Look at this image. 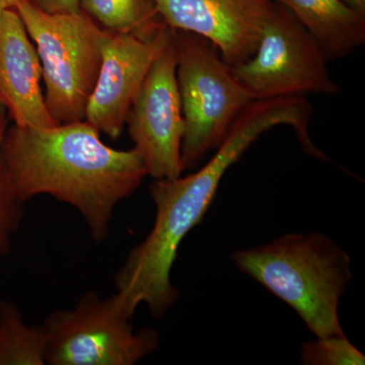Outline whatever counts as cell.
I'll use <instances>...</instances> for the list:
<instances>
[{
    "mask_svg": "<svg viewBox=\"0 0 365 365\" xmlns=\"http://www.w3.org/2000/svg\"><path fill=\"white\" fill-rule=\"evenodd\" d=\"M39 56L48 111L58 124L86 119L107 30L83 11L50 14L30 0L16 7Z\"/></svg>",
    "mask_w": 365,
    "mask_h": 365,
    "instance_id": "cell-4",
    "label": "cell"
},
{
    "mask_svg": "<svg viewBox=\"0 0 365 365\" xmlns=\"http://www.w3.org/2000/svg\"><path fill=\"white\" fill-rule=\"evenodd\" d=\"M46 13L76 14L81 11V0H30Z\"/></svg>",
    "mask_w": 365,
    "mask_h": 365,
    "instance_id": "cell-17",
    "label": "cell"
},
{
    "mask_svg": "<svg viewBox=\"0 0 365 365\" xmlns=\"http://www.w3.org/2000/svg\"><path fill=\"white\" fill-rule=\"evenodd\" d=\"M328 61L294 14L274 2L253 56L230 68L254 101L337 95L341 88L329 71Z\"/></svg>",
    "mask_w": 365,
    "mask_h": 365,
    "instance_id": "cell-7",
    "label": "cell"
},
{
    "mask_svg": "<svg viewBox=\"0 0 365 365\" xmlns=\"http://www.w3.org/2000/svg\"><path fill=\"white\" fill-rule=\"evenodd\" d=\"M342 1L360 13L365 14V0H342Z\"/></svg>",
    "mask_w": 365,
    "mask_h": 365,
    "instance_id": "cell-18",
    "label": "cell"
},
{
    "mask_svg": "<svg viewBox=\"0 0 365 365\" xmlns=\"http://www.w3.org/2000/svg\"><path fill=\"white\" fill-rule=\"evenodd\" d=\"M2 153L14 191L24 203L49 195L68 204L98 242L107 240L118 204L148 176L135 148L108 146L86 120L48 128L9 125Z\"/></svg>",
    "mask_w": 365,
    "mask_h": 365,
    "instance_id": "cell-1",
    "label": "cell"
},
{
    "mask_svg": "<svg viewBox=\"0 0 365 365\" xmlns=\"http://www.w3.org/2000/svg\"><path fill=\"white\" fill-rule=\"evenodd\" d=\"M9 118L0 103V260L11 253L14 235L24 218V203L14 191L4 163L2 145Z\"/></svg>",
    "mask_w": 365,
    "mask_h": 365,
    "instance_id": "cell-15",
    "label": "cell"
},
{
    "mask_svg": "<svg viewBox=\"0 0 365 365\" xmlns=\"http://www.w3.org/2000/svg\"><path fill=\"white\" fill-rule=\"evenodd\" d=\"M170 40L172 30L168 26L150 37L107 31L86 121L101 133L119 138L151 66Z\"/></svg>",
    "mask_w": 365,
    "mask_h": 365,
    "instance_id": "cell-9",
    "label": "cell"
},
{
    "mask_svg": "<svg viewBox=\"0 0 365 365\" xmlns=\"http://www.w3.org/2000/svg\"><path fill=\"white\" fill-rule=\"evenodd\" d=\"M6 9H7L6 0H0V13Z\"/></svg>",
    "mask_w": 365,
    "mask_h": 365,
    "instance_id": "cell-20",
    "label": "cell"
},
{
    "mask_svg": "<svg viewBox=\"0 0 365 365\" xmlns=\"http://www.w3.org/2000/svg\"><path fill=\"white\" fill-rule=\"evenodd\" d=\"M240 272L294 309L316 338L345 335L342 295L352 279L349 254L322 232H290L230 255Z\"/></svg>",
    "mask_w": 365,
    "mask_h": 365,
    "instance_id": "cell-3",
    "label": "cell"
},
{
    "mask_svg": "<svg viewBox=\"0 0 365 365\" xmlns=\"http://www.w3.org/2000/svg\"><path fill=\"white\" fill-rule=\"evenodd\" d=\"M7 7H11V9H14L16 6H18L20 2L23 1V0H6Z\"/></svg>",
    "mask_w": 365,
    "mask_h": 365,
    "instance_id": "cell-19",
    "label": "cell"
},
{
    "mask_svg": "<svg viewBox=\"0 0 365 365\" xmlns=\"http://www.w3.org/2000/svg\"><path fill=\"white\" fill-rule=\"evenodd\" d=\"M300 364L364 365L365 355L345 335L317 338L302 345Z\"/></svg>",
    "mask_w": 365,
    "mask_h": 365,
    "instance_id": "cell-16",
    "label": "cell"
},
{
    "mask_svg": "<svg viewBox=\"0 0 365 365\" xmlns=\"http://www.w3.org/2000/svg\"><path fill=\"white\" fill-rule=\"evenodd\" d=\"M47 337L43 326H29L20 307L0 302V365H44Z\"/></svg>",
    "mask_w": 365,
    "mask_h": 365,
    "instance_id": "cell-13",
    "label": "cell"
},
{
    "mask_svg": "<svg viewBox=\"0 0 365 365\" xmlns=\"http://www.w3.org/2000/svg\"><path fill=\"white\" fill-rule=\"evenodd\" d=\"M172 37L185 122L182 165L187 170L200 165L220 145L235 119L254 100L210 41L177 30H172Z\"/></svg>",
    "mask_w": 365,
    "mask_h": 365,
    "instance_id": "cell-5",
    "label": "cell"
},
{
    "mask_svg": "<svg viewBox=\"0 0 365 365\" xmlns=\"http://www.w3.org/2000/svg\"><path fill=\"white\" fill-rule=\"evenodd\" d=\"M285 113L275 101H253L241 112L216 148L215 155L193 174L155 180L150 195L155 220L150 234L132 250L115 275L116 297L127 316L146 304L163 318L180 294L170 273L187 235L202 222L227 170L266 131L284 124Z\"/></svg>",
    "mask_w": 365,
    "mask_h": 365,
    "instance_id": "cell-2",
    "label": "cell"
},
{
    "mask_svg": "<svg viewBox=\"0 0 365 365\" xmlns=\"http://www.w3.org/2000/svg\"><path fill=\"white\" fill-rule=\"evenodd\" d=\"M42 68L35 45L16 9L0 13V103L19 127L58 125L46 106Z\"/></svg>",
    "mask_w": 365,
    "mask_h": 365,
    "instance_id": "cell-11",
    "label": "cell"
},
{
    "mask_svg": "<svg viewBox=\"0 0 365 365\" xmlns=\"http://www.w3.org/2000/svg\"><path fill=\"white\" fill-rule=\"evenodd\" d=\"M134 148L148 176L172 180L182 176L185 133L177 81V53L172 40L151 66L126 121Z\"/></svg>",
    "mask_w": 365,
    "mask_h": 365,
    "instance_id": "cell-8",
    "label": "cell"
},
{
    "mask_svg": "<svg viewBox=\"0 0 365 365\" xmlns=\"http://www.w3.org/2000/svg\"><path fill=\"white\" fill-rule=\"evenodd\" d=\"M81 11L110 32L150 37L167 26L151 0H81Z\"/></svg>",
    "mask_w": 365,
    "mask_h": 365,
    "instance_id": "cell-14",
    "label": "cell"
},
{
    "mask_svg": "<svg viewBox=\"0 0 365 365\" xmlns=\"http://www.w3.org/2000/svg\"><path fill=\"white\" fill-rule=\"evenodd\" d=\"M288 9L317 41L327 59L346 56L365 44V14L342 0H271Z\"/></svg>",
    "mask_w": 365,
    "mask_h": 365,
    "instance_id": "cell-12",
    "label": "cell"
},
{
    "mask_svg": "<svg viewBox=\"0 0 365 365\" xmlns=\"http://www.w3.org/2000/svg\"><path fill=\"white\" fill-rule=\"evenodd\" d=\"M116 294L102 299L93 292L81 295L71 309L46 318V364L134 365L160 347V334L136 331Z\"/></svg>",
    "mask_w": 365,
    "mask_h": 365,
    "instance_id": "cell-6",
    "label": "cell"
},
{
    "mask_svg": "<svg viewBox=\"0 0 365 365\" xmlns=\"http://www.w3.org/2000/svg\"><path fill=\"white\" fill-rule=\"evenodd\" d=\"M172 30L201 36L230 67L253 56L272 14L271 0H151Z\"/></svg>",
    "mask_w": 365,
    "mask_h": 365,
    "instance_id": "cell-10",
    "label": "cell"
}]
</instances>
